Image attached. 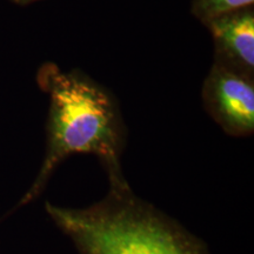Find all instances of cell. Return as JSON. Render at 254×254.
I'll return each mask as SVG.
<instances>
[{"label": "cell", "mask_w": 254, "mask_h": 254, "mask_svg": "<svg viewBox=\"0 0 254 254\" xmlns=\"http://www.w3.org/2000/svg\"><path fill=\"white\" fill-rule=\"evenodd\" d=\"M206 24L228 58L246 69L254 67V15L252 12L240 9L212 19Z\"/></svg>", "instance_id": "277c9868"}, {"label": "cell", "mask_w": 254, "mask_h": 254, "mask_svg": "<svg viewBox=\"0 0 254 254\" xmlns=\"http://www.w3.org/2000/svg\"><path fill=\"white\" fill-rule=\"evenodd\" d=\"M45 209L78 254H211L200 238L136 195L129 184L110 186L87 207L46 201Z\"/></svg>", "instance_id": "6da1fadb"}, {"label": "cell", "mask_w": 254, "mask_h": 254, "mask_svg": "<svg viewBox=\"0 0 254 254\" xmlns=\"http://www.w3.org/2000/svg\"><path fill=\"white\" fill-rule=\"evenodd\" d=\"M205 106L225 132L236 136L254 131V86L249 78L215 66L204 87Z\"/></svg>", "instance_id": "3957f363"}, {"label": "cell", "mask_w": 254, "mask_h": 254, "mask_svg": "<svg viewBox=\"0 0 254 254\" xmlns=\"http://www.w3.org/2000/svg\"><path fill=\"white\" fill-rule=\"evenodd\" d=\"M45 84L51 97L47 152L39 173L17 207L36 200L56 168L73 154L97 155L110 186L128 184L120 164L122 122L110 94L71 73H51Z\"/></svg>", "instance_id": "7a4b0ae2"}, {"label": "cell", "mask_w": 254, "mask_h": 254, "mask_svg": "<svg viewBox=\"0 0 254 254\" xmlns=\"http://www.w3.org/2000/svg\"><path fill=\"white\" fill-rule=\"evenodd\" d=\"M254 0H193V13L204 23L220 15L250 7Z\"/></svg>", "instance_id": "5b68a950"}]
</instances>
